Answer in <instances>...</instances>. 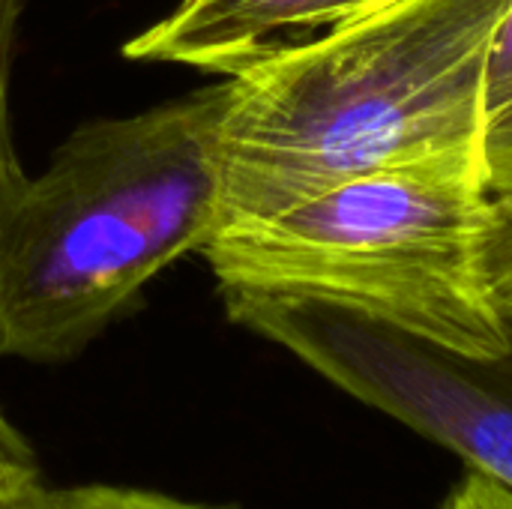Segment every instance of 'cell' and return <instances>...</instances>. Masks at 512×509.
Listing matches in <instances>:
<instances>
[{
    "mask_svg": "<svg viewBox=\"0 0 512 509\" xmlns=\"http://www.w3.org/2000/svg\"><path fill=\"white\" fill-rule=\"evenodd\" d=\"M225 78L75 126L0 180V357L66 363L219 231Z\"/></svg>",
    "mask_w": 512,
    "mask_h": 509,
    "instance_id": "cell-2",
    "label": "cell"
},
{
    "mask_svg": "<svg viewBox=\"0 0 512 509\" xmlns=\"http://www.w3.org/2000/svg\"><path fill=\"white\" fill-rule=\"evenodd\" d=\"M444 509H512V495L507 489L489 483L480 474H465V480L453 489Z\"/></svg>",
    "mask_w": 512,
    "mask_h": 509,
    "instance_id": "cell-11",
    "label": "cell"
},
{
    "mask_svg": "<svg viewBox=\"0 0 512 509\" xmlns=\"http://www.w3.org/2000/svg\"><path fill=\"white\" fill-rule=\"evenodd\" d=\"M225 315L512 495V309L504 345L459 354L303 294L219 285Z\"/></svg>",
    "mask_w": 512,
    "mask_h": 509,
    "instance_id": "cell-4",
    "label": "cell"
},
{
    "mask_svg": "<svg viewBox=\"0 0 512 509\" xmlns=\"http://www.w3.org/2000/svg\"><path fill=\"white\" fill-rule=\"evenodd\" d=\"M0 509H228L195 504L159 492L123 489V486H69L51 489L39 483V474L0 486Z\"/></svg>",
    "mask_w": 512,
    "mask_h": 509,
    "instance_id": "cell-7",
    "label": "cell"
},
{
    "mask_svg": "<svg viewBox=\"0 0 512 509\" xmlns=\"http://www.w3.org/2000/svg\"><path fill=\"white\" fill-rule=\"evenodd\" d=\"M489 186L477 156H435L351 177L201 249L219 285L336 303L459 354L504 345L483 243Z\"/></svg>",
    "mask_w": 512,
    "mask_h": 509,
    "instance_id": "cell-3",
    "label": "cell"
},
{
    "mask_svg": "<svg viewBox=\"0 0 512 509\" xmlns=\"http://www.w3.org/2000/svg\"><path fill=\"white\" fill-rule=\"evenodd\" d=\"M483 261L501 306L512 309V192L492 198Z\"/></svg>",
    "mask_w": 512,
    "mask_h": 509,
    "instance_id": "cell-9",
    "label": "cell"
},
{
    "mask_svg": "<svg viewBox=\"0 0 512 509\" xmlns=\"http://www.w3.org/2000/svg\"><path fill=\"white\" fill-rule=\"evenodd\" d=\"M27 0H0V180L21 165L12 141V66L18 57Z\"/></svg>",
    "mask_w": 512,
    "mask_h": 509,
    "instance_id": "cell-8",
    "label": "cell"
},
{
    "mask_svg": "<svg viewBox=\"0 0 512 509\" xmlns=\"http://www.w3.org/2000/svg\"><path fill=\"white\" fill-rule=\"evenodd\" d=\"M375 3L384 0H177L123 45V57L231 78Z\"/></svg>",
    "mask_w": 512,
    "mask_h": 509,
    "instance_id": "cell-5",
    "label": "cell"
},
{
    "mask_svg": "<svg viewBox=\"0 0 512 509\" xmlns=\"http://www.w3.org/2000/svg\"><path fill=\"white\" fill-rule=\"evenodd\" d=\"M483 174L489 198L512 192V6L498 27L486 69Z\"/></svg>",
    "mask_w": 512,
    "mask_h": 509,
    "instance_id": "cell-6",
    "label": "cell"
},
{
    "mask_svg": "<svg viewBox=\"0 0 512 509\" xmlns=\"http://www.w3.org/2000/svg\"><path fill=\"white\" fill-rule=\"evenodd\" d=\"M512 0H384L225 78L219 228L435 156L483 162L492 42Z\"/></svg>",
    "mask_w": 512,
    "mask_h": 509,
    "instance_id": "cell-1",
    "label": "cell"
},
{
    "mask_svg": "<svg viewBox=\"0 0 512 509\" xmlns=\"http://www.w3.org/2000/svg\"><path fill=\"white\" fill-rule=\"evenodd\" d=\"M33 474H39L33 450L0 408V486L15 483L21 477H33Z\"/></svg>",
    "mask_w": 512,
    "mask_h": 509,
    "instance_id": "cell-10",
    "label": "cell"
}]
</instances>
